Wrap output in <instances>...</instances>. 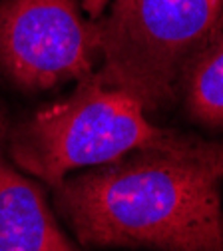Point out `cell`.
<instances>
[{
    "label": "cell",
    "mask_w": 223,
    "mask_h": 251,
    "mask_svg": "<svg viewBox=\"0 0 223 251\" xmlns=\"http://www.w3.org/2000/svg\"><path fill=\"white\" fill-rule=\"evenodd\" d=\"M221 12L223 0H110L96 18V80L132 96L148 116L168 108Z\"/></svg>",
    "instance_id": "obj_3"
},
{
    "label": "cell",
    "mask_w": 223,
    "mask_h": 251,
    "mask_svg": "<svg viewBox=\"0 0 223 251\" xmlns=\"http://www.w3.org/2000/svg\"><path fill=\"white\" fill-rule=\"evenodd\" d=\"M82 10L88 18L96 20V18H100L106 10V6L110 4V0H82Z\"/></svg>",
    "instance_id": "obj_7"
},
{
    "label": "cell",
    "mask_w": 223,
    "mask_h": 251,
    "mask_svg": "<svg viewBox=\"0 0 223 251\" xmlns=\"http://www.w3.org/2000/svg\"><path fill=\"white\" fill-rule=\"evenodd\" d=\"M8 130H10V118L6 112V106L0 100V150L6 146V138H8Z\"/></svg>",
    "instance_id": "obj_8"
},
{
    "label": "cell",
    "mask_w": 223,
    "mask_h": 251,
    "mask_svg": "<svg viewBox=\"0 0 223 251\" xmlns=\"http://www.w3.org/2000/svg\"><path fill=\"white\" fill-rule=\"evenodd\" d=\"M98 64V24L80 0H0V78L16 90L80 82Z\"/></svg>",
    "instance_id": "obj_4"
},
{
    "label": "cell",
    "mask_w": 223,
    "mask_h": 251,
    "mask_svg": "<svg viewBox=\"0 0 223 251\" xmlns=\"http://www.w3.org/2000/svg\"><path fill=\"white\" fill-rule=\"evenodd\" d=\"M223 140L149 148L74 172L52 187L82 245L223 251Z\"/></svg>",
    "instance_id": "obj_1"
},
{
    "label": "cell",
    "mask_w": 223,
    "mask_h": 251,
    "mask_svg": "<svg viewBox=\"0 0 223 251\" xmlns=\"http://www.w3.org/2000/svg\"><path fill=\"white\" fill-rule=\"evenodd\" d=\"M0 251H80L60 227L42 187L0 153Z\"/></svg>",
    "instance_id": "obj_5"
},
{
    "label": "cell",
    "mask_w": 223,
    "mask_h": 251,
    "mask_svg": "<svg viewBox=\"0 0 223 251\" xmlns=\"http://www.w3.org/2000/svg\"><path fill=\"white\" fill-rule=\"evenodd\" d=\"M177 96L194 124L223 132V12L205 44L185 66Z\"/></svg>",
    "instance_id": "obj_6"
},
{
    "label": "cell",
    "mask_w": 223,
    "mask_h": 251,
    "mask_svg": "<svg viewBox=\"0 0 223 251\" xmlns=\"http://www.w3.org/2000/svg\"><path fill=\"white\" fill-rule=\"evenodd\" d=\"M203 138L162 128L127 94L88 76L64 100L10 124L6 148L12 162L50 185L66 176L104 166L149 148L179 150Z\"/></svg>",
    "instance_id": "obj_2"
}]
</instances>
